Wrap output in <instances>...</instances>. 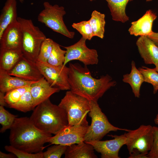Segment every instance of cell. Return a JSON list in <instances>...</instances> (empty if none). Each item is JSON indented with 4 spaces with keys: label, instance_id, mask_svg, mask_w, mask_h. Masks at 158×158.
Segmentation results:
<instances>
[{
    "label": "cell",
    "instance_id": "cell-1",
    "mask_svg": "<svg viewBox=\"0 0 158 158\" xmlns=\"http://www.w3.org/2000/svg\"><path fill=\"white\" fill-rule=\"evenodd\" d=\"M68 81L71 91L89 101H97L111 87L116 84L108 74L99 78H93L85 66L70 63L68 66Z\"/></svg>",
    "mask_w": 158,
    "mask_h": 158
},
{
    "label": "cell",
    "instance_id": "cell-2",
    "mask_svg": "<svg viewBox=\"0 0 158 158\" xmlns=\"http://www.w3.org/2000/svg\"><path fill=\"white\" fill-rule=\"evenodd\" d=\"M51 134L37 128L27 117H17L10 129V145L30 153L42 152Z\"/></svg>",
    "mask_w": 158,
    "mask_h": 158
},
{
    "label": "cell",
    "instance_id": "cell-3",
    "mask_svg": "<svg viewBox=\"0 0 158 158\" xmlns=\"http://www.w3.org/2000/svg\"><path fill=\"white\" fill-rule=\"evenodd\" d=\"M29 117L34 125L42 131L54 135L68 125L67 114L49 99L37 106Z\"/></svg>",
    "mask_w": 158,
    "mask_h": 158
},
{
    "label": "cell",
    "instance_id": "cell-4",
    "mask_svg": "<svg viewBox=\"0 0 158 158\" xmlns=\"http://www.w3.org/2000/svg\"><path fill=\"white\" fill-rule=\"evenodd\" d=\"M22 31L21 50L23 56L35 63L37 61L41 45L47 38L31 19L18 17Z\"/></svg>",
    "mask_w": 158,
    "mask_h": 158
},
{
    "label": "cell",
    "instance_id": "cell-5",
    "mask_svg": "<svg viewBox=\"0 0 158 158\" xmlns=\"http://www.w3.org/2000/svg\"><path fill=\"white\" fill-rule=\"evenodd\" d=\"M90 102L71 90L66 92L58 105L66 111L68 125L88 126L87 117L90 110Z\"/></svg>",
    "mask_w": 158,
    "mask_h": 158
},
{
    "label": "cell",
    "instance_id": "cell-6",
    "mask_svg": "<svg viewBox=\"0 0 158 158\" xmlns=\"http://www.w3.org/2000/svg\"><path fill=\"white\" fill-rule=\"evenodd\" d=\"M90 110L89 115L91 118V123L84 137V141L101 140L111 131L120 130L128 132L130 130L113 125L102 111L97 101L90 100Z\"/></svg>",
    "mask_w": 158,
    "mask_h": 158
},
{
    "label": "cell",
    "instance_id": "cell-7",
    "mask_svg": "<svg viewBox=\"0 0 158 158\" xmlns=\"http://www.w3.org/2000/svg\"><path fill=\"white\" fill-rule=\"evenodd\" d=\"M43 5L44 9L38 16V21L55 32L73 38L75 32L70 31L63 21V17L66 14L64 8L56 4L52 5L48 1L44 2Z\"/></svg>",
    "mask_w": 158,
    "mask_h": 158
},
{
    "label": "cell",
    "instance_id": "cell-8",
    "mask_svg": "<svg viewBox=\"0 0 158 158\" xmlns=\"http://www.w3.org/2000/svg\"><path fill=\"white\" fill-rule=\"evenodd\" d=\"M126 134L125 145L129 154L136 151L147 155L153 144V126L150 125H142L136 129L129 130Z\"/></svg>",
    "mask_w": 158,
    "mask_h": 158
},
{
    "label": "cell",
    "instance_id": "cell-9",
    "mask_svg": "<svg viewBox=\"0 0 158 158\" xmlns=\"http://www.w3.org/2000/svg\"><path fill=\"white\" fill-rule=\"evenodd\" d=\"M40 72L50 85L60 90H70L68 81V67L63 66H55L47 62L36 61Z\"/></svg>",
    "mask_w": 158,
    "mask_h": 158
},
{
    "label": "cell",
    "instance_id": "cell-10",
    "mask_svg": "<svg viewBox=\"0 0 158 158\" xmlns=\"http://www.w3.org/2000/svg\"><path fill=\"white\" fill-rule=\"evenodd\" d=\"M86 40L82 37L76 43L71 45L63 47L66 49L63 66L73 60H78L85 66L97 64L99 61L97 50L88 48Z\"/></svg>",
    "mask_w": 158,
    "mask_h": 158
},
{
    "label": "cell",
    "instance_id": "cell-11",
    "mask_svg": "<svg viewBox=\"0 0 158 158\" xmlns=\"http://www.w3.org/2000/svg\"><path fill=\"white\" fill-rule=\"evenodd\" d=\"M89 126L68 125L54 136L50 137L47 142L67 146L78 143L84 141V137Z\"/></svg>",
    "mask_w": 158,
    "mask_h": 158
},
{
    "label": "cell",
    "instance_id": "cell-12",
    "mask_svg": "<svg viewBox=\"0 0 158 158\" xmlns=\"http://www.w3.org/2000/svg\"><path fill=\"white\" fill-rule=\"evenodd\" d=\"M109 135L114 138L104 141L97 140L85 142L92 145L95 150L100 153L102 158H119V151L126 143V133L120 135Z\"/></svg>",
    "mask_w": 158,
    "mask_h": 158
},
{
    "label": "cell",
    "instance_id": "cell-13",
    "mask_svg": "<svg viewBox=\"0 0 158 158\" xmlns=\"http://www.w3.org/2000/svg\"><path fill=\"white\" fill-rule=\"evenodd\" d=\"M8 73L10 75L29 81H37L44 77L36 63L24 56Z\"/></svg>",
    "mask_w": 158,
    "mask_h": 158
},
{
    "label": "cell",
    "instance_id": "cell-14",
    "mask_svg": "<svg viewBox=\"0 0 158 158\" xmlns=\"http://www.w3.org/2000/svg\"><path fill=\"white\" fill-rule=\"evenodd\" d=\"M22 31L17 20L9 25L0 38V49H21Z\"/></svg>",
    "mask_w": 158,
    "mask_h": 158
},
{
    "label": "cell",
    "instance_id": "cell-15",
    "mask_svg": "<svg viewBox=\"0 0 158 158\" xmlns=\"http://www.w3.org/2000/svg\"><path fill=\"white\" fill-rule=\"evenodd\" d=\"M136 45L145 63L155 66L158 63V46L148 37L140 36Z\"/></svg>",
    "mask_w": 158,
    "mask_h": 158
},
{
    "label": "cell",
    "instance_id": "cell-16",
    "mask_svg": "<svg viewBox=\"0 0 158 158\" xmlns=\"http://www.w3.org/2000/svg\"><path fill=\"white\" fill-rule=\"evenodd\" d=\"M60 90L58 88L51 86L44 77L33 83L30 86V92L33 99L34 109Z\"/></svg>",
    "mask_w": 158,
    "mask_h": 158
},
{
    "label": "cell",
    "instance_id": "cell-17",
    "mask_svg": "<svg viewBox=\"0 0 158 158\" xmlns=\"http://www.w3.org/2000/svg\"><path fill=\"white\" fill-rule=\"evenodd\" d=\"M157 17L156 14L152 10H147L141 17L131 23L128 29L129 33L135 36H148L153 32V23Z\"/></svg>",
    "mask_w": 158,
    "mask_h": 158
},
{
    "label": "cell",
    "instance_id": "cell-18",
    "mask_svg": "<svg viewBox=\"0 0 158 158\" xmlns=\"http://www.w3.org/2000/svg\"><path fill=\"white\" fill-rule=\"evenodd\" d=\"M35 82L10 75L7 72L0 69V91L4 93L14 89L30 86Z\"/></svg>",
    "mask_w": 158,
    "mask_h": 158
},
{
    "label": "cell",
    "instance_id": "cell-19",
    "mask_svg": "<svg viewBox=\"0 0 158 158\" xmlns=\"http://www.w3.org/2000/svg\"><path fill=\"white\" fill-rule=\"evenodd\" d=\"M94 148L85 141L72 144L67 147L64 153L65 158H97Z\"/></svg>",
    "mask_w": 158,
    "mask_h": 158
},
{
    "label": "cell",
    "instance_id": "cell-20",
    "mask_svg": "<svg viewBox=\"0 0 158 158\" xmlns=\"http://www.w3.org/2000/svg\"><path fill=\"white\" fill-rule=\"evenodd\" d=\"M17 16L16 0H7L0 15V38L8 26L17 20Z\"/></svg>",
    "mask_w": 158,
    "mask_h": 158
},
{
    "label": "cell",
    "instance_id": "cell-21",
    "mask_svg": "<svg viewBox=\"0 0 158 158\" xmlns=\"http://www.w3.org/2000/svg\"><path fill=\"white\" fill-rule=\"evenodd\" d=\"M23 56L21 49H0V69L8 72Z\"/></svg>",
    "mask_w": 158,
    "mask_h": 158
},
{
    "label": "cell",
    "instance_id": "cell-22",
    "mask_svg": "<svg viewBox=\"0 0 158 158\" xmlns=\"http://www.w3.org/2000/svg\"><path fill=\"white\" fill-rule=\"evenodd\" d=\"M131 67L130 73L123 75L122 81L129 84L135 97L139 98L140 87L144 82V78L142 73L137 68L133 61L131 62Z\"/></svg>",
    "mask_w": 158,
    "mask_h": 158
},
{
    "label": "cell",
    "instance_id": "cell-23",
    "mask_svg": "<svg viewBox=\"0 0 158 158\" xmlns=\"http://www.w3.org/2000/svg\"><path fill=\"white\" fill-rule=\"evenodd\" d=\"M107 2L112 20L125 23L129 20L126 13V8L129 1L133 0H105Z\"/></svg>",
    "mask_w": 158,
    "mask_h": 158
},
{
    "label": "cell",
    "instance_id": "cell-24",
    "mask_svg": "<svg viewBox=\"0 0 158 158\" xmlns=\"http://www.w3.org/2000/svg\"><path fill=\"white\" fill-rule=\"evenodd\" d=\"M105 15L96 10L93 11L89 20L92 29L94 36L101 39L104 37L105 21Z\"/></svg>",
    "mask_w": 158,
    "mask_h": 158
},
{
    "label": "cell",
    "instance_id": "cell-25",
    "mask_svg": "<svg viewBox=\"0 0 158 158\" xmlns=\"http://www.w3.org/2000/svg\"><path fill=\"white\" fill-rule=\"evenodd\" d=\"M33 99L30 92V88L24 93L17 102L9 107L25 113L33 110Z\"/></svg>",
    "mask_w": 158,
    "mask_h": 158
},
{
    "label": "cell",
    "instance_id": "cell-26",
    "mask_svg": "<svg viewBox=\"0 0 158 158\" xmlns=\"http://www.w3.org/2000/svg\"><path fill=\"white\" fill-rule=\"evenodd\" d=\"M66 52V50L62 49L60 45L54 41L52 50L47 62L55 66H63L65 60Z\"/></svg>",
    "mask_w": 158,
    "mask_h": 158
},
{
    "label": "cell",
    "instance_id": "cell-27",
    "mask_svg": "<svg viewBox=\"0 0 158 158\" xmlns=\"http://www.w3.org/2000/svg\"><path fill=\"white\" fill-rule=\"evenodd\" d=\"M138 69L143 76L144 82L152 85L153 93L155 94L158 91V72L155 68H150L145 66L140 67Z\"/></svg>",
    "mask_w": 158,
    "mask_h": 158
},
{
    "label": "cell",
    "instance_id": "cell-28",
    "mask_svg": "<svg viewBox=\"0 0 158 158\" xmlns=\"http://www.w3.org/2000/svg\"><path fill=\"white\" fill-rule=\"evenodd\" d=\"M17 116L12 114L6 110L3 106L0 105V123L2 126L0 132L3 133L10 129Z\"/></svg>",
    "mask_w": 158,
    "mask_h": 158
},
{
    "label": "cell",
    "instance_id": "cell-29",
    "mask_svg": "<svg viewBox=\"0 0 158 158\" xmlns=\"http://www.w3.org/2000/svg\"><path fill=\"white\" fill-rule=\"evenodd\" d=\"M72 26L86 40H91L94 36L92 29L89 20L73 23Z\"/></svg>",
    "mask_w": 158,
    "mask_h": 158
},
{
    "label": "cell",
    "instance_id": "cell-30",
    "mask_svg": "<svg viewBox=\"0 0 158 158\" xmlns=\"http://www.w3.org/2000/svg\"><path fill=\"white\" fill-rule=\"evenodd\" d=\"M54 41L51 39L46 38L40 47L37 61L47 62L53 47Z\"/></svg>",
    "mask_w": 158,
    "mask_h": 158
},
{
    "label": "cell",
    "instance_id": "cell-31",
    "mask_svg": "<svg viewBox=\"0 0 158 158\" xmlns=\"http://www.w3.org/2000/svg\"><path fill=\"white\" fill-rule=\"evenodd\" d=\"M30 88V86L20 87L6 93L4 98L8 106L9 107L17 102L24 93Z\"/></svg>",
    "mask_w": 158,
    "mask_h": 158
},
{
    "label": "cell",
    "instance_id": "cell-32",
    "mask_svg": "<svg viewBox=\"0 0 158 158\" xmlns=\"http://www.w3.org/2000/svg\"><path fill=\"white\" fill-rule=\"evenodd\" d=\"M68 146L60 144L55 145L48 147L43 152V158H60L64 154Z\"/></svg>",
    "mask_w": 158,
    "mask_h": 158
},
{
    "label": "cell",
    "instance_id": "cell-33",
    "mask_svg": "<svg viewBox=\"0 0 158 158\" xmlns=\"http://www.w3.org/2000/svg\"><path fill=\"white\" fill-rule=\"evenodd\" d=\"M4 148L6 150L13 154L18 158H43L42 151L30 153L15 148L11 145H6Z\"/></svg>",
    "mask_w": 158,
    "mask_h": 158
},
{
    "label": "cell",
    "instance_id": "cell-34",
    "mask_svg": "<svg viewBox=\"0 0 158 158\" xmlns=\"http://www.w3.org/2000/svg\"><path fill=\"white\" fill-rule=\"evenodd\" d=\"M153 133L152 146L147 155L148 158H158V127L153 126Z\"/></svg>",
    "mask_w": 158,
    "mask_h": 158
},
{
    "label": "cell",
    "instance_id": "cell-35",
    "mask_svg": "<svg viewBox=\"0 0 158 158\" xmlns=\"http://www.w3.org/2000/svg\"><path fill=\"white\" fill-rule=\"evenodd\" d=\"M129 158H148L147 155L140 153L136 151H133L129 154Z\"/></svg>",
    "mask_w": 158,
    "mask_h": 158
},
{
    "label": "cell",
    "instance_id": "cell-36",
    "mask_svg": "<svg viewBox=\"0 0 158 158\" xmlns=\"http://www.w3.org/2000/svg\"><path fill=\"white\" fill-rule=\"evenodd\" d=\"M148 37L158 46V32H153Z\"/></svg>",
    "mask_w": 158,
    "mask_h": 158
},
{
    "label": "cell",
    "instance_id": "cell-37",
    "mask_svg": "<svg viewBox=\"0 0 158 158\" xmlns=\"http://www.w3.org/2000/svg\"><path fill=\"white\" fill-rule=\"evenodd\" d=\"M16 156L12 153L6 154L2 152H0V158H16Z\"/></svg>",
    "mask_w": 158,
    "mask_h": 158
},
{
    "label": "cell",
    "instance_id": "cell-38",
    "mask_svg": "<svg viewBox=\"0 0 158 158\" xmlns=\"http://www.w3.org/2000/svg\"><path fill=\"white\" fill-rule=\"evenodd\" d=\"M4 93L0 91V105L4 106H8L4 98Z\"/></svg>",
    "mask_w": 158,
    "mask_h": 158
},
{
    "label": "cell",
    "instance_id": "cell-39",
    "mask_svg": "<svg viewBox=\"0 0 158 158\" xmlns=\"http://www.w3.org/2000/svg\"><path fill=\"white\" fill-rule=\"evenodd\" d=\"M154 122L156 124L158 125V114L154 119Z\"/></svg>",
    "mask_w": 158,
    "mask_h": 158
},
{
    "label": "cell",
    "instance_id": "cell-40",
    "mask_svg": "<svg viewBox=\"0 0 158 158\" xmlns=\"http://www.w3.org/2000/svg\"><path fill=\"white\" fill-rule=\"evenodd\" d=\"M155 66V67L154 68L156 71L158 72V63Z\"/></svg>",
    "mask_w": 158,
    "mask_h": 158
},
{
    "label": "cell",
    "instance_id": "cell-41",
    "mask_svg": "<svg viewBox=\"0 0 158 158\" xmlns=\"http://www.w3.org/2000/svg\"><path fill=\"white\" fill-rule=\"evenodd\" d=\"M19 1L21 3L23 4L24 2V0H19Z\"/></svg>",
    "mask_w": 158,
    "mask_h": 158
},
{
    "label": "cell",
    "instance_id": "cell-42",
    "mask_svg": "<svg viewBox=\"0 0 158 158\" xmlns=\"http://www.w3.org/2000/svg\"><path fill=\"white\" fill-rule=\"evenodd\" d=\"M153 0H146V1L149 2L152 1Z\"/></svg>",
    "mask_w": 158,
    "mask_h": 158
},
{
    "label": "cell",
    "instance_id": "cell-43",
    "mask_svg": "<svg viewBox=\"0 0 158 158\" xmlns=\"http://www.w3.org/2000/svg\"><path fill=\"white\" fill-rule=\"evenodd\" d=\"M95 0H90V1H95Z\"/></svg>",
    "mask_w": 158,
    "mask_h": 158
}]
</instances>
